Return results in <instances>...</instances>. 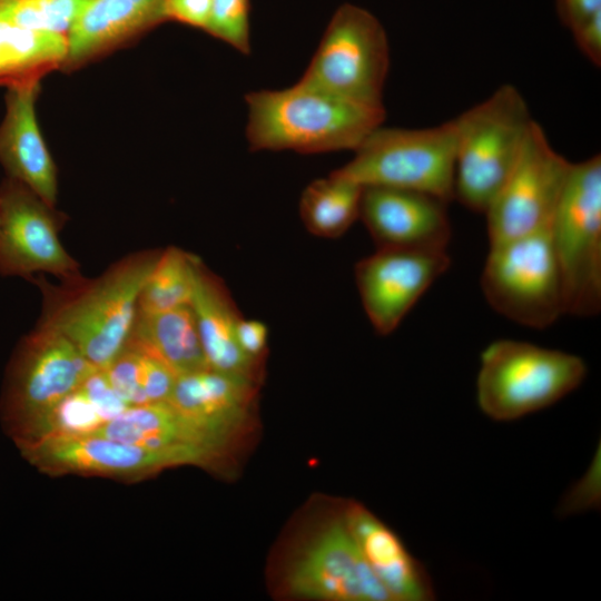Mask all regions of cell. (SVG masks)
I'll list each match as a JSON object with an SVG mask.
<instances>
[{
	"label": "cell",
	"mask_w": 601,
	"mask_h": 601,
	"mask_svg": "<svg viewBox=\"0 0 601 601\" xmlns=\"http://www.w3.org/2000/svg\"><path fill=\"white\" fill-rule=\"evenodd\" d=\"M160 253H132L92 279L80 275L53 285L32 277L42 294L38 323L67 337L95 367L107 368L131 335L140 290Z\"/></svg>",
	"instance_id": "cell-1"
},
{
	"label": "cell",
	"mask_w": 601,
	"mask_h": 601,
	"mask_svg": "<svg viewBox=\"0 0 601 601\" xmlns=\"http://www.w3.org/2000/svg\"><path fill=\"white\" fill-rule=\"evenodd\" d=\"M245 99L246 138L256 151H355L385 118L384 107L358 104L300 79L282 90L249 92Z\"/></svg>",
	"instance_id": "cell-2"
},
{
	"label": "cell",
	"mask_w": 601,
	"mask_h": 601,
	"mask_svg": "<svg viewBox=\"0 0 601 601\" xmlns=\"http://www.w3.org/2000/svg\"><path fill=\"white\" fill-rule=\"evenodd\" d=\"M456 128L454 199L485 214L512 171L533 124L512 85L453 119Z\"/></svg>",
	"instance_id": "cell-3"
},
{
	"label": "cell",
	"mask_w": 601,
	"mask_h": 601,
	"mask_svg": "<svg viewBox=\"0 0 601 601\" xmlns=\"http://www.w3.org/2000/svg\"><path fill=\"white\" fill-rule=\"evenodd\" d=\"M588 374L578 355L529 342L497 339L481 353L476 402L496 422L520 420L558 403Z\"/></svg>",
	"instance_id": "cell-4"
},
{
	"label": "cell",
	"mask_w": 601,
	"mask_h": 601,
	"mask_svg": "<svg viewBox=\"0 0 601 601\" xmlns=\"http://www.w3.org/2000/svg\"><path fill=\"white\" fill-rule=\"evenodd\" d=\"M549 235L559 265L564 313L601 309V157L572 164Z\"/></svg>",
	"instance_id": "cell-5"
},
{
	"label": "cell",
	"mask_w": 601,
	"mask_h": 601,
	"mask_svg": "<svg viewBox=\"0 0 601 601\" xmlns=\"http://www.w3.org/2000/svg\"><path fill=\"white\" fill-rule=\"evenodd\" d=\"M455 155L453 119L421 129L380 126L334 173L362 187L416 190L449 204L454 199Z\"/></svg>",
	"instance_id": "cell-6"
},
{
	"label": "cell",
	"mask_w": 601,
	"mask_h": 601,
	"mask_svg": "<svg viewBox=\"0 0 601 601\" xmlns=\"http://www.w3.org/2000/svg\"><path fill=\"white\" fill-rule=\"evenodd\" d=\"M480 285L496 313L525 327L544 329L565 314L549 229L490 244Z\"/></svg>",
	"instance_id": "cell-7"
},
{
	"label": "cell",
	"mask_w": 601,
	"mask_h": 601,
	"mask_svg": "<svg viewBox=\"0 0 601 601\" xmlns=\"http://www.w3.org/2000/svg\"><path fill=\"white\" fill-rule=\"evenodd\" d=\"M388 67L382 23L370 11L344 3L329 20L300 80L358 104L384 107Z\"/></svg>",
	"instance_id": "cell-8"
},
{
	"label": "cell",
	"mask_w": 601,
	"mask_h": 601,
	"mask_svg": "<svg viewBox=\"0 0 601 601\" xmlns=\"http://www.w3.org/2000/svg\"><path fill=\"white\" fill-rule=\"evenodd\" d=\"M97 367L62 334L40 323L18 344L1 401L13 436L75 391Z\"/></svg>",
	"instance_id": "cell-9"
},
{
	"label": "cell",
	"mask_w": 601,
	"mask_h": 601,
	"mask_svg": "<svg viewBox=\"0 0 601 601\" xmlns=\"http://www.w3.org/2000/svg\"><path fill=\"white\" fill-rule=\"evenodd\" d=\"M283 588L307 600L392 601L363 559L342 509L296 549L284 568Z\"/></svg>",
	"instance_id": "cell-10"
},
{
	"label": "cell",
	"mask_w": 601,
	"mask_h": 601,
	"mask_svg": "<svg viewBox=\"0 0 601 601\" xmlns=\"http://www.w3.org/2000/svg\"><path fill=\"white\" fill-rule=\"evenodd\" d=\"M571 165L533 121L512 171L484 214L489 244L548 230Z\"/></svg>",
	"instance_id": "cell-11"
},
{
	"label": "cell",
	"mask_w": 601,
	"mask_h": 601,
	"mask_svg": "<svg viewBox=\"0 0 601 601\" xmlns=\"http://www.w3.org/2000/svg\"><path fill=\"white\" fill-rule=\"evenodd\" d=\"M66 215L22 183L7 177L0 184V275L31 279L51 274L60 280L81 275L59 233Z\"/></svg>",
	"instance_id": "cell-12"
},
{
	"label": "cell",
	"mask_w": 601,
	"mask_h": 601,
	"mask_svg": "<svg viewBox=\"0 0 601 601\" xmlns=\"http://www.w3.org/2000/svg\"><path fill=\"white\" fill-rule=\"evenodd\" d=\"M450 265L446 249L410 247H378L357 263V289L374 329L381 335L395 331Z\"/></svg>",
	"instance_id": "cell-13"
},
{
	"label": "cell",
	"mask_w": 601,
	"mask_h": 601,
	"mask_svg": "<svg viewBox=\"0 0 601 601\" xmlns=\"http://www.w3.org/2000/svg\"><path fill=\"white\" fill-rule=\"evenodd\" d=\"M258 384L210 368L178 375L168 403L224 461L254 422Z\"/></svg>",
	"instance_id": "cell-14"
},
{
	"label": "cell",
	"mask_w": 601,
	"mask_h": 601,
	"mask_svg": "<svg viewBox=\"0 0 601 601\" xmlns=\"http://www.w3.org/2000/svg\"><path fill=\"white\" fill-rule=\"evenodd\" d=\"M19 447L32 464L55 474L135 480L189 464L183 455L171 451L120 442L98 434L50 437Z\"/></svg>",
	"instance_id": "cell-15"
},
{
	"label": "cell",
	"mask_w": 601,
	"mask_h": 601,
	"mask_svg": "<svg viewBox=\"0 0 601 601\" xmlns=\"http://www.w3.org/2000/svg\"><path fill=\"white\" fill-rule=\"evenodd\" d=\"M447 203L393 187H363L359 218L378 247L446 249L452 227Z\"/></svg>",
	"instance_id": "cell-16"
},
{
	"label": "cell",
	"mask_w": 601,
	"mask_h": 601,
	"mask_svg": "<svg viewBox=\"0 0 601 601\" xmlns=\"http://www.w3.org/2000/svg\"><path fill=\"white\" fill-rule=\"evenodd\" d=\"M167 22L165 0H92L67 35L62 71L78 70Z\"/></svg>",
	"instance_id": "cell-17"
},
{
	"label": "cell",
	"mask_w": 601,
	"mask_h": 601,
	"mask_svg": "<svg viewBox=\"0 0 601 601\" xmlns=\"http://www.w3.org/2000/svg\"><path fill=\"white\" fill-rule=\"evenodd\" d=\"M41 82L7 88L0 124V165L51 206L58 196V171L36 116Z\"/></svg>",
	"instance_id": "cell-18"
},
{
	"label": "cell",
	"mask_w": 601,
	"mask_h": 601,
	"mask_svg": "<svg viewBox=\"0 0 601 601\" xmlns=\"http://www.w3.org/2000/svg\"><path fill=\"white\" fill-rule=\"evenodd\" d=\"M342 513L363 559L392 601L435 599L426 568L390 525L355 501L346 502Z\"/></svg>",
	"instance_id": "cell-19"
},
{
	"label": "cell",
	"mask_w": 601,
	"mask_h": 601,
	"mask_svg": "<svg viewBox=\"0 0 601 601\" xmlns=\"http://www.w3.org/2000/svg\"><path fill=\"white\" fill-rule=\"evenodd\" d=\"M190 306L208 368L260 383L264 366L242 352L236 327L240 315L218 276L200 264Z\"/></svg>",
	"instance_id": "cell-20"
},
{
	"label": "cell",
	"mask_w": 601,
	"mask_h": 601,
	"mask_svg": "<svg viewBox=\"0 0 601 601\" xmlns=\"http://www.w3.org/2000/svg\"><path fill=\"white\" fill-rule=\"evenodd\" d=\"M95 434L183 455L189 465L213 466L220 457L168 402L131 406Z\"/></svg>",
	"instance_id": "cell-21"
},
{
	"label": "cell",
	"mask_w": 601,
	"mask_h": 601,
	"mask_svg": "<svg viewBox=\"0 0 601 601\" xmlns=\"http://www.w3.org/2000/svg\"><path fill=\"white\" fill-rule=\"evenodd\" d=\"M129 339L183 375L208 368L190 305L156 313H137Z\"/></svg>",
	"instance_id": "cell-22"
},
{
	"label": "cell",
	"mask_w": 601,
	"mask_h": 601,
	"mask_svg": "<svg viewBox=\"0 0 601 601\" xmlns=\"http://www.w3.org/2000/svg\"><path fill=\"white\" fill-rule=\"evenodd\" d=\"M66 55V36L28 30L0 17V87L41 82L62 69Z\"/></svg>",
	"instance_id": "cell-23"
},
{
	"label": "cell",
	"mask_w": 601,
	"mask_h": 601,
	"mask_svg": "<svg viewBox=\"0 0 601 601\" xmlns=\"http://www.w3.org/2000/svg\"><path fill=\"white\" fill-rule=\"evenodd\" d=\"M363 187L332 173L306 186L299 200L307 230L324 238L342 236L359 218Z\"/></svg>",
	"instance_id": "cell-24"
},
{
	"label": "cell",
	"mask_w": 601,
	"mask_h": 601,
	"mask_svg": "<svg viewBox=\"0 0 601 601\" xmlns=\"http://www.w3.org/2000/svg\"><path fill=\"white\" fill-rule=\"evenodd\" d=\"M105 371L130 406L168 401L177 380L167 364L131 339Z\"/></svg>",
	"instance_id": "cell-25"
},
{
	"label": "cell",
	"mask_w": 601,
	"mask_h": 601,
	"mask_svg": "<svg viewBox=\"0 0 601 601\" xmlns=\"http://www.w3.org/2000/svg\"><path fill=\"white\" fill-rule=\"evenodd\" d=\"M203 262L178 247L161 250L138 298V312L156 313L190 305Z\"/></svg>",
	"instance_id": "cell-26"
},
{
	"label": "cell",
	"mask_w": 601,
	"mask_h": 601,
	"mask_svg": "<svg viewBox=\"0 0 601 601\" xmlns=\"http://www.w3.org/2000/svg\"><path fill=\"white\" fill-rule=\"evenodd\" d=\"M104 425L95 404L79 386L13 437L21 446L50 437L95 434Z\"/></svg>",
	"instance_id": "cell-27"
},
{
	"label": "cell",
	"mask_w": 601,
	"mask_h": 601,
	"mask_svg": "<svg viewBox=\"0 0 601 601\" xmlns=\"http://www.w3.org/2000/svg\"><path fill=\"white\" fill-rule=\"evenodd\" d=\"M92 0H0V17L28 30L67 37Z\"/></svg>",
	"instance_id": "cell-28"
},
{
	"label": "cell",
	"mask_w": 601,
	"mask_h": 601,
	"mask_svg": "<svg viewBox=\"0 0 601 601\" xmlns=\"http://www.w3.org/2000/svg\"><path fill=\"white\" fill-rule=\"evenodd\" d=\"M249 11V0H211L210 20L206 32L237 51L248 55Z\"/></svg>",
	"instance_id": "cell-29"
},
{
	"label": "cell",
	"mask_w": 601,
	"mask_h": 601,
	"mask_svg": "<svg viewBox=\"0 0 601 601\" xmlns=\"http://www.w3.org/2000/svg\"><path fill=\"white\" fill-rule=\"evenodd\" d=\"M80 386L95 404L105 424L131 407L116 392L105 370H95Z\"/></svg>",
	"instance_id": "cell-30"
},
{
	"label": "cell",
	"mask_w": 601,
	"mask_h": 601,
	"mask_svg": "<svg viewBox=\"0 0 601 601\" xmlns=\"http://www.w3.org/2000/svg\"><path fill=\"white\" fill-rule=\"evenodd\" d=\"M211 13V0H165L167 21H176L206 32Z\"/></svg>",
	"instance_id": "cell-31"
},
{
	"label": "cell",
	"mask_w": 601,
	"mask_h": 601,
	"mask_svg": "<svg viewBox=\"0 0 601 601\" xmlns=\"http://www.w3.org/2000/svg\"><path fill=\"white\" fill-rule=\"evenodd\" d=\"M236 337L242 352L254 363L264 366L267 355V327L257 319L240 317L236 327Z\"/></svg>",
	"instance_id": "cell-32"
},
{
	"label": "cell",
	"mask_w": 601,
	"mask_h": 601,
	"mask_svg": "<svg viewBox=\"0 0 601 601\" xmlns=\"http://www.w3.org/2000/svg\"><path fill=\"white\" fill-rule=\"evenodd\" d=\"M580 51L595 66L601 65V12L571 29Z\"/></svg>",
	"instance_id": "cell-33"
},
{
	"label": "cell",
	"mask_w": 601,
	"mask_h": 601,
	"mask_svg": "<svg viewBox=\"0 0 601 601\" xmlns=\"http://www.w3.org/2000/svg\"><path fill=\"white\" fill-rule=\"evenodd\" d=\"M560 21L570 30L601 12V0H555Z\"/></svg>",
	"instance_id": "cell-34"
}]
</instances>
